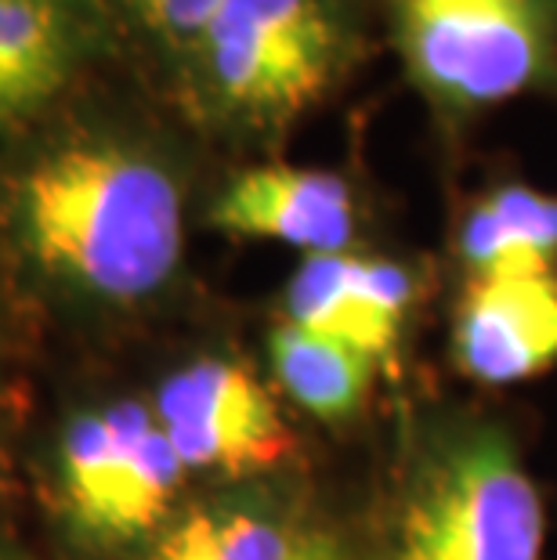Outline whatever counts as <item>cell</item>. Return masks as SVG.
<instances>
[{
	"instance_id": "cell-1",
	"label": "cell",
	"mask_w": 557,
	"mask_h": 560,
	"mask_svg": "<svg viewBox=\"0 0 557 560\" xmlns=\"http://www.w3.org/2000/svg\"><path fill=\"white\" fill-rule=\"evenodd\" d=\"M0 235L69 301L141 307L185 265L188 177L146 127L69 120L0 166Z\"/></svg>"
},
{
	"instance_id": "cell-2",
	"label": "cell",
	"mask_w": 557,
	"mask_h": 560,
	"mask_svg": "<svg viewBox=\"0 0 557 560\" xmlns=\"http://www.w3.org/2000/svg\"><path fill=\"white\" fill-rule=\"evenodd\" d=\"M362 47L355 0H224L174 58L185 109L224 138H276L323 105Z\"/></svg>"
},
{
	"instance_id": "cell-3",
	"label": "cell",
	"mask_w": 557,
	"mask_h": 560,
	"mask_svg": "<svg viewBox=\"0 0 557 560\" xmlns=\"http://www.w3.org/2000/svg\"><path fill=\"white\" fill-rule=\"evenodd\" d=\"M543 499L507 427L474 412L413 434L376 560H543Z\"/></svg>"
},
{
	"instance_id": "cell-4",
	"label": "cell",
	"mask_w": 557,
	"mask_h": 560,
	"mask_svg": "<svg viewBox=\"0 0 557 560\" xmlns=\"http://www.w3.org/2000/svg\"><path fill=\"white\" fill-rule=\"evenodd\" d=\"M391 40L438 120L557 88V0H391Z\"/></svg>"
},
{
	"instance_id": "cell-5",
	"label": "cell",
	"mask_w": 557,
	"mask_h": 560,
	"mask_svg": "<svg viewBox=\"0 0 557 560\" xmlns=\"http://www.w3.org/2000/svg\"><path fill=\"white\" fill-rule=\"evenodd\" d=\"M193 474L152 401L116 398L77 412L51 456L58 521L91 553L149 550L185 503Z\"/></svg>"
},
{
	"instance_id": "cell-6",
	"label": "cell",
	"mask_w": 557,
	"mask_h": 560,
	"mask_svg": "<svg viewBox=\"0 0 557 560\" xmlns=\"http://www.w3.org/2000/svg\"><path fill=\"white\" fill-rule=\"evenodd\" d=\"M152 412L193 478L268 481L298 452L276 395L246 362L204 354L160 380Z\"/></svg>"
},
{
	"instance_id": "cell-7",
	"label": "cell",
	"mask_w": 557,
	"mask_h": 560,
	"mask_svg": "<svg viewBox=\"0 0 557 560\" xmlns=\"http://www.w3.org/2000/svg\"><path fill=\"white\" fill-rule=\"evenodd\" d=\"M113 37L105 0H0V138L44 120Z\"/></svg>"
},
{
	"instance_id": "cell-8",
	"label": "cell",
	"mask_w": 557,
	"mask_h": 560,
	"mask_svg": "<svg viewBox=\"0 0 557 560\" xmlns=\"http://www.w3.org/2000/svg\"><path fill=\"white\" fill-rule=\"evenodd\" d=\"M417 301L420 279L409 265L384 254L340 249L301 257L282 285V322L387 365L402 348Z\"/></svg>"
},
{
	"instance_id": "cell-9",
	"label": "cell",
	"mask_w": 557,
	"mask_h": 560,
	"mask_svg": "<svg viewBox=\"0 0 557 560\" xmlns=\"http://www.w3.org/2000/svg\"><path fill=\"white\" fill-rule=\"evenodd\" d=\"M207 224L229 240H260L301 257L359 249L362 207L337 171L257 163L232 174L207 207Z\"/></svg>"
},
{
	"instance_id": "cell-10",
	"label": "cell",
	"mask_w": 557,
	"mask_h": 560,
	"mask_svg": "<svg viewBox=\"0 0 557 560\" xmlns=\"http://www.w3.org/2000/svg\"><path fill=\"white\" fill-rule=\"evenodd\" d=\"M344 546L276 485L240 481L185 503L141 560H334Z\"/></svg>"
},
{
	"instance_id": "cell-11",
	"label": "cell",
	"mask_w": 557,
	"mask_h": 560,
	"mask_svg": "<svg viewBox=\"0 0 557 560\" xmlns=\"http://www.w3.org/2000/svg\"><path fill=\"white\" fill-rule=\"evenodd\" d=\"M453 359L485 387H514L554 369L557 271L467 279L453 315Z\"/></svg>"
},
{
	"instance_id": "cell-12",
	"label": "cell",
	"mask_w": 557,
	"mask_h": 560,
	"mask_svg": "<svg viewBox=\"0 0 557 560\" xmlns=\"http://www.w3.org/2000/svg\"><path fill=\"white\" fill-rule=\"evenodd\" d=\"M456 257L467 279L557 271V196L532 185H492L456 224Z\"/></svg>"
},
{
	"instance_id": "cell-13",
	"label": "cell",
	"mask_w": 557,
	"mask_h": 560,
	"mask_svg": "<svg viewBox=\"0 0 557 560\" xmlns=\"http://www.w3.org/2000/svg\"><path fill=\"white\" fill-rule=\"evenodd\" d=\"M268 365L279 390L301 412L323 423H344L365 409L376 365L362 351L279 322L268 337Z\"/></svg>"
},
{
	"instance_id": "cell-14",
	"label": "cell",
	"mask_w": 557,
	"mask_h": 560,
	"mask_svg": "<svg viewBox=\"0 0 557 560\" xmlns=\"http://www.w3.org/2000/svg\"><path fill=\"white\" fill-rule=\"evenodd\" d=\"M116 22H127L177 58L193 44L224 0H105Z\"/></svg>"
},
{
	"instance_id": "cell-15",
	"label": "cell",
	"mask_w": 557,
	"mask_h": 560,
	"mask_svg": "<svg viewBox=\"0 0 557 560\" xmlns=\"http://www.w3.org/2000/svg\"><path fill=\"white\" fill-rule=\"evenodd\" d=\"M0 560H33V557L19 553V550H11V546H0Z\"/></svg>"
},
{
	"instance_id": "cell-16",
	"label": "cell",
	"mask_w": 557,
	"mask_h": 560,
	"mask_svg": "<svg viewBox=\"0 0 557 560\" xmlns=\"http://www.w3.org/2000/svg\"><path fill=\"white\" fill-rule=\"evenodd\" d=\"M334 560H365V557H359V553H355L351 546H344V550H340V553H337Z\"/></svg>"
}]
</instances>
